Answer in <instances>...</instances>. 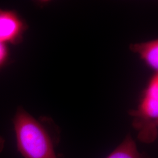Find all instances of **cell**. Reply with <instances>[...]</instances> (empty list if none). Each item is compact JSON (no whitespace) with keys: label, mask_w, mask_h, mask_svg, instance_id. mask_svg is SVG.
<instances>
[{"label":"cell","mask_w":158,"mask_h":158,"mask_svg":"<svg viewBox=\"0 0 158 158\" xmlns=\"http://www.w3.org/2000/svg\"><path fill=\"white\" fill-rule=\"evenodd\" d=\"M27 29V23L16 12L0 10L1 43L18 44Z\"/></svg>","instance_id":"3957f363"},{"label":"cell","mask_w":158,"mask_h":158,"mask_svg":"<svg viewBox=\"0 0 158 158\" xmlns=\"http://www.w3.org/2000/svg\"><path fill=\"white\" fill-rule=\"evenodd\" d=\"M9 57V51L7 45L0 42V68L6 64Z\"/></svg>","instance_id":"8992f818"},{"label":"cell","mask_w":158,"mask_h":158,"mask_svg":"<svg viewBox=\"0 0 158 158\" xmlns=\"http://www.w3.org/2000/svg\"><path fill=\"white\" fill-rule=\"evenodd\" d=\"M18 151L23 158H59L55 151L60 131L52 119L35 118L19 107L13 119Z\"/></svg>","instance_id":"6da1fadb"},{"label":"cell","mask_w":158,"mask_h":158,"mask_svg":"<svg viewBox=\"0 0 158 158\" xmlns=\"http://www.w3.org/2000/svg\"><path fill=\"white\" fill-rule=\"evenodd\" d=\"M130 50L139 55L147 66L155 72L158 70V40H149L146 42L132 44Z\"/></svg>","instance_id":"277c9868"},{"label":"cell","mask_w":158,"mask_h":158,"mask_svg":"<svg viewBox=\"0 0 158 158\" xmlns=\"http://www.w3.org/2000/svg\"><path fill=\"white\" fill-rule=\"evenodd\" d=\"M5 139L1 136H0V153L2 152L5 147Z\"/></svg>","instance_id":"52a82bcc"},{"label":"cell","mask_w":158,"mask_h":158,"mask_svg":"<svg viewBox=\"0 0 158 158\" xmlns=\"http://www.w3.org/2000/svg\"><path fill=\"white\" fill-rule=\"evenodd\" d=\"M132 118V125L137 131L139 141L151 144L158 136V73L149 80L143 91L139 104L136 109L128 111Z\"/></svg>","instance_id":"7a4b0ae2"},{"label":"cell","mask_w":158,"mask_h":158,"mask_svg":"<svg viewBox=\"0 0 158 158\" xmlns=\"http://www.w3.org/2000/svg\"><path fill=\"white\" fill-rule=\"evenodd\" d=\"M106 158H151L147 153L141 152L130 133Z\"/></svg>","instance_id":"5b68a950"}]
</instances>
